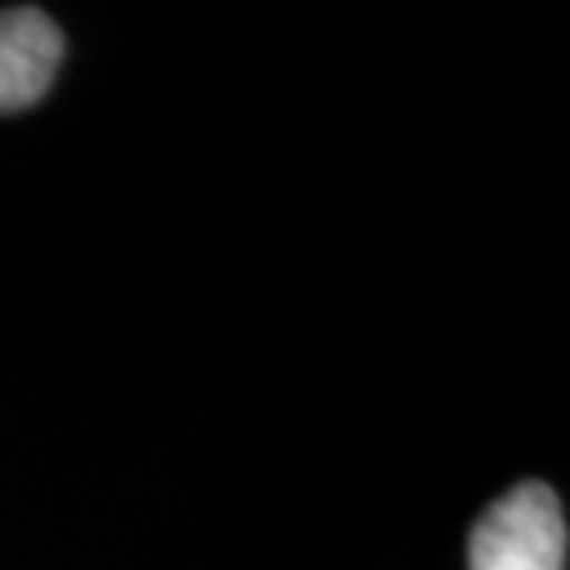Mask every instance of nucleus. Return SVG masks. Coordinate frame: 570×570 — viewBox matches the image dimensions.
Segmentation results:
<instances>
[{"label": "nucleus", "mask_w": 570, "mask_h": 570, "mask_svg": "<svg viewBox=\"0 0 570 570\" xmlns=\"http://www.w3.org/2000/svg\"><path fill=\"white\" fill-rule=\"evenodd\" d=\"M567 515L550 487H511L469 537V570H567Z\"/></svg>", "instance_id": "1"}, {"label": "nucleus", "mask_w": 570, "mask_h": 570, "mask_svg": "<svg viewBox=\"0 0 570 570\" xmlns=\"http://www.w3.org/2000/svg\"><path fill=\"white\" fill-rule=\"evenodd\" d=\"M63 60V30L42 9L0 13V115H18L47 98Z\"/></svg>", "instance_id": "2"}]
</instances>
